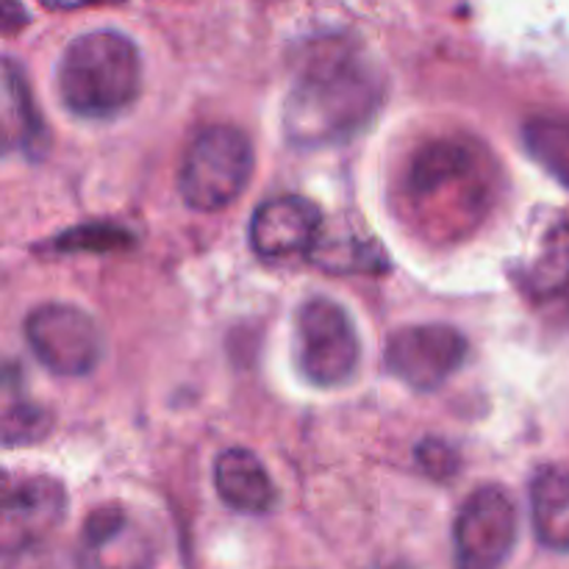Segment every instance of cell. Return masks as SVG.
<instances>
[{
	"label": "cell",
	"mask_w": 569,
	"mask_h": 569,
	"mask_svg": "<svg viewBox=\"0 0 569 569\" xmlns=\"http://www.w3.org/2000/svg\"><path fill=\"white\" fill-rule=\"evenodd\" d=\"M383 103L378 64L350 39L315 42L289 89L283 128L298 148H328L365 131Z\"/></svg>",
	"instance_id": "1"
},
{
	"label": "cell",
	"mask_w": 569,
	"mask_h": 569,
	"mask_svg": "<svg viewBox=\"0 0 569 569\" xmlns=\"http://www.w3.org/2000/svg\"><path fill=\"white\" fill-rule=\"evenodd\" d=\"M403 192L411 211L442 226L445 237L470 231L489 209L492 164L470 139H437L415 156Z\"/></svg>",
	"instance_id": "2"
},
{
	"label": "cell",
	"mask_w": 569,
	"mask_h": 569,
	"mask_svg": "<svg viewBox=\"0 0 569 569\" xmlns=\"http://www.w3.org/2000/svg\"><path fill=\"white\" fill-rule=\"evenodd\" d=\"M142 89V59L126 33L92 31L72 39L59 61V94L83 120H111Z\"/></svg>",
	"instance_id": "3"
},
{
	"label": "cell",
	"mask_w": 569,
	"mask_h": 569,
	"mask_svg": "<svg viewBox=\"0 0 569 569\" xmlns=\"http://www.w3.org/2000/svg\"><path fill=\"white\" fill-rule=\"evenodd\" d=\"M253 144L239 128H203L189 142L178 170V189L189 209L220 211L228 209L248 189L253 176Z\"/></svg>",
	"instance_id": "4"
},
{
	"label": "cell",
	"mask_w": 569,
	"mask_h": 569,
	"mask_svg": "<svg viewBox=\"0 0 569 569\" xmlns=\"http://www.w3.org/2000/svg\"><path fill=\"white\" fill-rule=\"evenodd\" d=\"M295 361L306 381L337 389L356 376L361 339L348 311L331 298L306 300L295 317Z\"/></svg>",
	"instance_id": "5"
},
{
	"label": "cell",
	"mask_w": 569,
	"mask_h": 569,
	"mask_svg": "<svg viewBox=\"0 0 569 569\" xmlns=\"http://www.w3.org/2000/svg\"><path fill=\"white\" fill-rule=\"evenodd\" d=\"M520 531L515 498L503 487H478L453 522L456 569H503Z\"/></svg>",
	"instance_id": "6"
},
{
	"label": "cell",
	"mask_w": 569,
	"mask_h": 569,
	"mask_svg": "<svg viewBox=\"0 0 569 569\" xmlns=\"http://www.w3.org/2000/svg\"><path fill=\"white\" fill-rule=\"evenodd\" d=\"M26 342L53 376L81 378L103 356V333L87 311L64 303L39 306L26 320Z\"/></svg>",
	"instance_id": "7"
},
{
	"label": "cell",
	"mask_w": 569,
	"mask_h": 569,
	"mask_svg": "<svg viewBox=\"0 0 569 569\" xmlns=\"http://www.w3.org/2000/svg\"><path fill=\"white\" fill-rule=\"evenodd\" d=\"M389 372L417 389L433 392L459 372L467 359V339L456 328L439 326H406L395 331L387 342Z\"/></svg>",
	"instance_id": "8"
},
{
	"label": "cell",
	"mask_w": 569,
	"mask_h": 569,
	"mask_svg": "<svg viewBox=\"0 0 569 569\" xmlns=\"http://www.w3.org/2000/svg\"><path fill=\"white\" fill-rule=\"evenodd\" d=\"M67 515V492L56 478L28 476L9 483L3 495L0 542L3 553L44 542Z\"/></svg>",
	"instance_id": "9"
},
{
	"label": "cell",
	"mask_w": 569,
	"mask_h": 569,
	"mask_svg": "<svg viewBox=\"0 0 569 569\" xmlns=\"http://www.w3.org/2000/svg\"><path fill=\"white\" fill-rule=\"evenodd\" d=\"M322 237V214L300 194H278L253 211L250 248L259 259H292L311 253Z\"/></svg>",
	"instance_id": "10"
},
{
	"label": "cell",
	"mask_w": 569,
	"mask_h": 569,
	"mask_svg": "<svg viewBox=\"0 0 569 569\" xmlns=\"http://www.w3.org/2000/svg\"><path fill=\"white\" fill-rule=\"evenodd\" d=\"M83 550L94 569H148L153 545L120 506H100L83 522Z\"/></svg>",
	"instance_id": "11"
},
{
	"label": "cell",
	"mask_w": 569,
	"mask_h": 569,
	"mask_svg": "<svg viewBox=\"0 0 569 569\" xmlns=\"http://www.w3.org/2000/svg\"><path fill=\"white\" fill-rule=\"evenodd\" d=\"M214 487L222 503L239 515H270L278 503V489L259 456L244 448H228L214 461Z\"/></svg>",
	"instance_id": "12"
},
{
	"label": "cell",
	"mask_w": 569,
	"mask_h": 569,
	"mask_svg": "<svg viewBox=\"0 0 569 569\" xmlns=\"http://www.w3.org/2000/svg\"><path fill=\"white\" fill-rule=\"evenodd\" d=\"M531 522L539 545L569 553V470L542 467L531 481Z\"/></svg>",
	"instance_id": "13"
},
{
	"label": "cell",
	"mask_w": 569,
	"mask_h": 569,
	"mask_svg": "<svg viewBox=\"0 0 569 569\" xmlns=\"http://www.w3.org/2000/svg\"><path fill=\"white\" fill-rule=\"evenodd\" d=\"M3 144L6 150L39 153L44 150V122L31 98L26 78L11 59L3 64Z\"/></svg>",
	"instance_id": "14"
},
{
	"label": "cell",
	"mask_w": 569,
	"mask_h": 569,
	"mask_svg": "<svg viewBox=\"0 0 569 569\" xmlns=\"http://www.w3.org/2000/svg\"><path fill=\"white\" fill-rule=\"evenodd\" d=\"M522 142L545 172L569 189V117L537 114L522 126Z\"/></svg>",
	"instance_id": "15"
},
{
	"label": "cell",
	"mask_w": 569,
	"mask_h": 569,
	"mask_svg": "<svg viewBox=\"0 0 569 569\" xmlns=\"http://www.w3.org/2000/svg\"><path fill=\"white\" fill-rule=\"evenodd\" d=\"M526 287L537 298H550L569 287V220H559L548 231L531 270H528Z\"/></svg>",
	"instance_id": "16"
},
{
	"label": "cell",
	"mask_w": 569,
	"mask_h": 569,
	"mask_svg": "<svg viewBox=\"0 0 569 569\" xmlns=\"http://www.w3.org/2000/svg\"><path fill=\"white\" fill-rule=\"evenodd\" d=\"M50 431V415L42 406L31 403L28 398H11L6 389V409H3V439L9 448L14 445H28L44 439Z\"/></svg>",
	"instance_id": "17"
},
{
	"label": "cell",
	"mask_w": 569,
	"mask_h": 569,
	"mask_svg": "<svg viewBox=\"0 0 569 569\" xmlns=\"http://www.w3.org/2000/svg\"><path fill=\"white\" fill-rule=\"evenodd\" d=\"M3 569H83V561L76 550L44 539L3 553Z\"/></svg>",
	"instance_id": "18"
},
{
	"label": "cell",
	"mask_w": 569,
	"mask_h": 569,
	"mask_svg": "<svg viewBox=\"0 0 569 569\" xmlns=\"http://www.w3.org/2000/svg\"><path fill=\"white\" fill-rule=\"evenodd\" d=\"M417 459H420V467L437 481H445V478L453 476L459 470V456L442 442H426L420 450H417Z\"/></svg>",
	"instance_id": "19"
},
{
	"label": "cell",
	"mask_w": 569,
	"mask_h": 569,
	"mask_svg": "<svg viewBox=\"0 0 569 569\" xmlns=\"http://www.w3.org/2000/svg\"><path fill=\"white\" fill-rule=\"evenodd\" d=\"M44 9L53 11H76V9H87V6H117L126 3V0H39Z\"/></svg>",
	"instance_id": "20"
},
{
	"label": "cell",
	"mask_w": 569,
	"mask_h": 569,
	"mask_svg": "<svg viewBox=\"0 0 569 569\" xmlns=\"http://www.w3.org/2000/svg\"><path fill=\"white\" fill-rule=\"evenodd\" d=\"M381 569H409V567H403V565H392V567H381Z\"/></svg>",
	"instance_id": "21"
}]
</instances>
